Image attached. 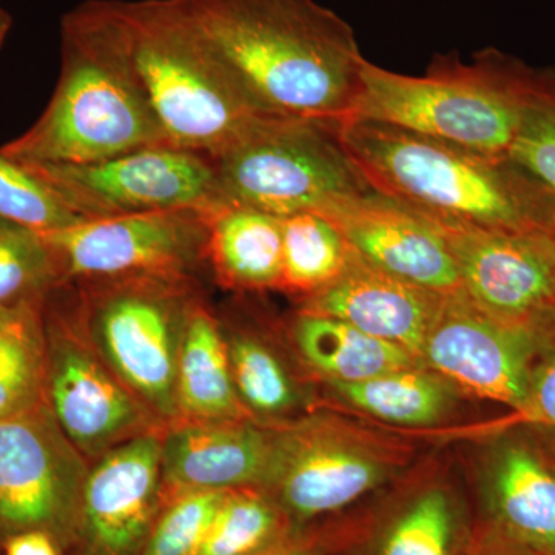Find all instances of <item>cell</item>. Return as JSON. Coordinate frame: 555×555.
<instances>
[{"instance_id": "obj_1", "label": "cell", "mask_w": 555, "mask_h": 555, "mask_svg": "<svg viewBox=\"0 0 555 555\" xmlns=\"http://www.w3.org/2000/svg\"><path fill=\"white\" fill-rule=\"evenodd\" d=\"M248 100L281 118H350L361 89L356 31L315 0H177Z\"/></svg>"}, {"instance_id": "obj_2", "label": "cell", "mask_w": 555, "mask_h": 555, "mask_svg": "<svg viewBox=\"0 0 555 555\" xmlns=\"http://www.w3.org/2000/svg\"><path fill=\"white\" fill-rule=\"evenodd\" d=\"M343 141L371 188L447 228L553 235L555 193L511 156L347 120Z\"/></svg>"}, {"instance_id": "obj_3", "label": "cell", "mask_w": 555, "mask_h": 555, "mask_svg": "<svg viewBox=\"0 0 555 555\" xmlns=\"http://www.w3.org/2000/svg\"><path fill=\"white\" fill-rule=\"evenodd\" d=\"M130 78L167 144L214 158L270 118L230 78L177 0H107Z\"/></svg>"}, {"instance_id": "obj_4", "label": "cell", "mask_w": 555, "mask_h": 555, "mask_svg": "<svg viewBox=\"0 0 555 555\" xmlns=\"http://www.w3.org/2000/svg\"><path fill=\"white\" fill-rule=\"evenodd\" d=\"M167 144L130 78L107 0L61 21V75L31 129L0 147L21 164H87Z\"/></svg>"}, {"instance_id": "obj_5", "label": "cell", "mask_w": 555, "mask_h": 555, "mask_svg": "<svg viewBox=\"0 0 555 555\" xmlns=\"http://www.w3.org/2000/svg\"><path fill=\"white\" fill-rule=\"evenodd\" d=\"M531 65L480 51L470 62L437 56L409 76L366 60L349 120L385 124L486 155L509 156L528 101Z\"/></svg>"}, {"instance_id": "obj_6", "label": "cell", "mask_w": 555, "mask_h": 555, "mask_svg": "<svg viewBox=\"0 0 555 555\" xmlns=\"http://www.w3.org/2000/svg\"><path fill=\"white\" fill-rule=\"evenodd\" d=\"M64 283L80 334L164 426L178 422V361L193 309V276L127 275Z\"/></svg>"}, {"instance_id": "obj_7", "label": "cell", "mask_w": 555, "mask_h": 555, "mask_svg": "<svg viewBox=\"0 0 555 555\" xmlns=\"http://www.w3.org/2000/svg\"><path fill=\"white\" fill-rule=\"evenodd\" d=\"M343 124L270 118L208 158L217 206L286 218L375 192L343 141Z\"/></svg>"}, {"instance_id": "obj_8", "label": "cell", "mask_w": 555, "mask_h": 555, "mask_svg": "<svg viewBox=\"0 0 555 555\" xmlns=\"http://www.w3.org/2000/svg\"><path fill=\"white\" fill-rule=\"evenodd\" d=\"M43 320L46 400L65 436L90 465L133 438L166 429L80 334L64 284L47 295Z\"/></svg>"}, {"instance_id": "obj_9", "label": "cell", "mask_w": 555, "mask_h": 555, "mask_svg": "<svg viewBox=\"0 0 555 555\" xmlns=\"http://www.w3.org/2000/svg\"><path fill=\"white\" fill-rule=\"evenodd\" d=\"M90 463L47 403L0 422V553L24 532H46L62 554L78 526Z\"/></svg>"}, {"instance_id": "obj_10", "label": "cell", "mask_w": 555, "mask_h": 555, "mask_svg": "<svg viewBox=\"0 0 555 555\" xmlns=\"http://www.w3.org/2000/svg\"><path fill=\"white\" fill-rule=\"evenodd\" d=\"M24 166L86 221L217 206L211 160L173 145H150L96 163Z\"/></svg>"}, {"instance_id": "obj_11", "label": "cell", "mask_w": 555, "mask_h": 555, "mask_svg": "<svg viewBox=\"0 0 555 555\" xmlns=\"http://www.w3.org/2000/svg\"><path fill=\"white\" fill-rule=\"evenodd\" d=\"M43 236L62 283L144 273L193 276L207 261V207L91 219Z\"/></svg>"}, {"instance_id": "obj_12", "label": "cell", "mask_w": 555, "mask_h": 555, "mask_svg": "<svg viewBox=\"0 0 555 555\" xmlns=\"http://www.w3.org/2000/svg\"><path fill=\"white\" fill-rule=\"evenodd\" d=\"M554 332L555 326L499 320L459 294L444 299L423 356L438 374L467 392L524 411L540 346Z\"/></svg>"}, {"instance_id": "obj_13", "label": "cell", "mask_w": 555, "mask_h": 555, "mask_svg": "<svg viewBox=\"0 0 555 555\" xmlns=\"http://www.w3.org/2000/svg\"><path fill=\"white\" fill-rule=\"evenodd\" d=\"M440 229L459 266L463 295L474 306L507 323L555 326V246L550 235Z\"/></svg>"}, {"instance_id": "obj_14", "label": "cell", "mask_w": 555, "mask_h": 555, "mask_svg": "<svg viewBox=\"0 0 555 555\" xmlns=\"http://www.w3.org/2000/svg\"><path fill=\"white\" fill-rule=\"evenodd\" d=\"M160 434L133 438L90 466L64 555H144L164 505Z\"/></svg>"}, {"instance_id": "obj_15", "label": "cell", "mask_w": 555, "mask_h": 555, "mask_svg": "<svg viewBox=\"0 0 555 555\" xmlns=\"http://www.w3.org/2000/svg\"><path fill=\"white\" fill-rule=\"evenodd\" d=\"M385 466L317 426L273 434L266 492L299 525L339 513L385 480Z\"/></svg>"}, {"instance_id": "obj_16", "label": "cell", "mask_w": 555, "mask_h": 555, "mask_svg": "<svg viewBox=\"0 0 555 555\" xmlns=\"http://www.w3.org/2000/svg\"><path fill=\"white\" fill-rule=\"evenodd\" d=\"M369 264L443 297L463 294L443 230L412 208L379 195L339 201L321 211Z\"/></svg>"}, {"instance_id": "obj_17", "label": "cell", "mask_w": 555, "mask_h": 555, "mask_svg": "<svg viewBox=\"0 0 555 555\" xmlns=\"http://www.w3.org/2000/svg\"><path fill=\"white\" fill-rule=\"evenodd\" d=\"M273 434L248 420H178L160 434L164 500L189 491L262 488Z\"/></svg>"}, {"instance_id": "obj_18", "label": "cell", "mask_w": 555, "mask_h": 555, "mask_svg": "<svg viewBox=\"0 0 555 555\" xmlns=\"http://www.w3.org/2000/svg\"><path fill=\"white\" fill-rule=\"evenodd\" d=\"M444 299L443 295L382 272L352 250L345 272L306 298L302 310L346 321L415 356L423 353Z\"/></svg>"}, {"instance_id": "obj_19", "label": "cell", "mask_w": 555, "mask_h": 555, "mask_svg": "<svg viewBox=\"0 0 555 555\" xmlns=\"http://www.w3.org/2000/svg\"><path fill=\"white\" fill-rule=\"evenodd\" d=\"M491 526L542 555H555V473L521 443L496 452L488 485Z\"/></svg>"}, {"instance_id": "obj_20", "label": "cell", "mask_w": 555, "mask_h": 555, "mask_svg": "<svg viewBox=\"0 0 555 555\" xmlns=\"http://www.w3.org/2000/svg\"><path fill=\"white\" fill-rule=\"evenodd\" d=\"M207 262L219 283L259 291L280 287L283 275V218L254 208L207 207Z\"/></svg>"}, {"instance_id": "obj_21", "label": "cell", "mask_w": 555, "mask_h": 555, "mask_svg": "<svg viewBox=\"0 0 555 555\" xmlns=\"http://www.w3.org/2000/svg\"><path fill=\"white\" fill-rule=\"evenodd\" d=\"M179 420H247L233 385L224 332L210 310L198 302L190 315L178 361Z\"/></svg>"}, {"instance_id": "obj_22", "label": "cell", "mask_w": 555, "mask_h": 555, "mask_svg": "<svg viewBox=\"0 0 555 555\" xmlns=\"http://www.w3.org/2000/svg\"><path fill=\"white\" fill-rule=\"evenodd\" d=\"M294 339L309 366L334 383H360L414 366L403 347L372 337L337 318L301 312L295 318Z\"/></svg>"}, {"instance_id": "obj_23", "label": "cell", "mask_w": 555, "mask_h": 555, "mask_svg": "<svg viewBox=\"0 0 555 555\" xmlns=\"http://www.w3.org/2000/svg\"><path fill=\"white\" fill-rule=\"evenodd\" d=\"M46 298L0 308V422L46 401Z\"/></svg>"}, {"instance_id": "obj_24", "label": "cell", "mask_w": 555, "mask_h": 555, "mask_svg": "<svg viewBox=\"0 0 555 555\" xmlns=\"http://www.w3.org/2000/svg\"><path fill=\"white\" fill-rule=\"evenodd\" d=\"M352 257L337 225L318 211L283 218V275L280 287L312 297L343 272Z\"/></svg>"}, {"instance_id": "obj_25", "label": "cell", "mask_w": 555, "mask_h": 555, "mask_svg": "<svg viewBox=\"0 0 555 555\" xmlns=\"http://www.w3.org/2000/svg\"><path fill=\"white\" fill-rule=\"evenodd\" d=\"M334 387L360 411L396 425H433L449 403L443 383L414 366L360 383H334Z\"/></svg>"}, {"instance_id": "obj_26", "label": "cell", "mask_w": 555, "mask_h": 555, "mask_svg": "<svg viewBox=\"0 0 555 555\" xmlns=\"http://www.w3.org/2000/svg\"><path fill=\"white\" fill-rule=\"evenodd\" d=\"M294 526L262 488L228 491L198 555H259L286 542Z\"/></svg>"}, {"instance_id": "obj_27", "label": "cell", "mask_w": 555, "mask_h": 555, "mask_svg": "<svg viewBox=\"0 0 555 555\" xmlns=\"http://www.w3.org/2000/svg\"><path fill=\"white\" fill-rule=\"evenodd\" d=\"M460 514L443 489H427L383 529L374 555H459Z\"/></svg>"}, {"instance_id": "obj_28", "label": "cell", "mask_w": 555, "mask_h": 555, "mask_svg": "<svg viewBox=\"0 0 555 555\" xmlns=\"http://www.w3.org/2000/svg\"><path fill=\"white\" fill-rule=\"evenodd\" d=\"M224 337L233 385L247 414L273 418L297 406V385L266 343L241 332H224Z\"/></svg>"}, {"instance_id": "obj_29", "label": "cell", "mask_w": 555, "mask_h": 555, "mask_svg": "<svg viewBox=\"0 0 555 555\" xmlns=\"http://www.w3.org/2000/svg\"><path fill=\"white\" fill-rule=\"evenodd\" d=\"M61 284L57 259L43 233L0 218V308L46 298Z\"/></svg>"}, {"instance_id": "obj_30", "label": "cell", "mask_w": 555, "mask_h": 555, "mask_svg": "<svg viewBox=\"0 0 555 555\" xmlns=\"http://www.w3.org/2000/svg\"><path fill=\"white\" fill-rule=\"evenodd\" d=\"M0 218L39 232H54L86 221L69 210L53 189L24 164L0 152Z\"/></svg>"}, {"instance_id": "obj_31", "label": "cell", "mask_w": 555, "mask_h": 555, "mask_svg": "<svg viewBox=\"0 0 555 555\" xmlns=\"http://www.w3.org/2000/svg\"><path fill=\"white\" fill-rule=\"evenodd\" d=\"M511 158L555 193V68L532 69Z\"/></svg>"}, {"instance_id": "obj_32", "label": "cell", "mask_w": 555, "mask_h": 555, "mask_svg": "<svg viewBox=\"0 0 555 555\" xmlns=\"http://www.w3.org/2000/svg\"><path fill=\"white\" fill-rule=\"evenodd\" d=\"M228 491H189L164 500L144 555H198Z\"/></svg>"}, {"instance_id": "obj_33", "label": "cell", "mask_w": 555, "mask_h": 555, "mask_svg": "<svg viewBox=\"0 0 555 555\" xmlns=\"http://www.w3.org/2000/svg\"><path fill=\"white\" fill-rule=\"evenodd\" d=\"M547 346L545 356L537 361L524 412L555 429V332Z\"/></svg>"}, {"instance_id": "obj_34", "label": "cell", "mask_w": 555, "mask_h": 555, "mask_svg": "<svg viewBox=\"0 0 555 555\" xmlns=\"http://www.w3.org/2000/svg\"><path fill=\"white\" fill-rule=\"evenodd\" d=\"M3 555H64L57 543L46 532H24L11 537L2 547Z\"/></svg>"}, {"instance_id": "obj_35", "label": "cell", "mask_w": 555, "mask_h": 555, "mask_svg": "<svg viewBox=\"0 0 555 555\" xmlns=\"http://www.w3.org/2000/svg\"><path fill=\"white\" fill-rule=\"evenodd\" d=\"M470 555H542L532 547L511 539L491 526L488 535L473 547Z\"/></svg>"}, {"instance_id": "obj_36", "label": "cell", "mask_w": 555, "mask_h": 555, "mask_svg": "<svg viewBox=\"0 0 555 555\" xmlns=\"http://www.w3.org/2000/svg\"><path fill=\"white\" fill-rule=\"evenodd\" d=\"M259 555H321L320 547L313 545L312 540L301 539V537H288L286 542L266 551Z\"/></svg>"}, {"instance_id": "obj_37", "label": "cell", "mask_w": 555, "mask_h": 555, "mask_svg": "<svg viewBox=\"0 0 555 555\" xmlns=\"http://www.w3.org/2000/svg\"><path fill=\"white\" fill-rule=\"evenodd\" d=\"M13 27V20H11L10 13L0 7V49L5 43L7 36Z\"/></svg>"}, {"instance_id": "obj_38", "label": "cell", "mask_w": 555, "mask_h": 555, "mask_svg": "<svg viewBox=\"0 0 555 555\" xmlns=\"http://www.w3.org/2000/svg\"><path fill=\"white\" fill-rule=\"evenodd\" d=\"M551 238H553V243H554V246H555V230L553 232V235H551Z\"/></svg>"}]
</instances>
